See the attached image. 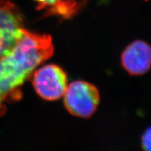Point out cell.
I'll return each mask as SVG.
<instances>
[{"mask_svg":"<svg viewBox=\"0 0 151 151\" xmlns=\"http://www.w3.org/2000/svg\"><path fill=\"white\" fill-rule=\"evenodd\" d=\"M54 52L52 38L24 28L20 39L8 53L0 58V116L6 103L18 101L21 87L36 69L51 58Z\"/></svg>","mask_w":151,"mask_h":151,"instance_id":"6da1fadb","label":"cell"},{"mask_svg":"<svg viewBox=\"0 0 151 151\" xmlns=\"http://www.w3.org/2000/svg\"><path fill=\"white\" fill-rule=\"evenodd\" d=\"M63 97L68 112L83 118H90L95 112L100 101L97 88L84 81H76L68 85Z\"/></svg>","mask_w":151,"mask_h":151,"instance_id":"7a4b0ae2","label":"cell"},{"mask_svg":"<svg viewBox=\"0 0 151 151\" xmlns=\"http://www.w3.org/2000/svg\"><path fill=\"white\" fill-rule=\"evenodd\" d=\"M30 78L36 92L47 101H55L63 97L68 86L67 73L54 64L36 69Z\"/></svg>","mask_w":151,"mask_h":151,"instance_id":"3957f363","label":"cell"},{"mask_svg":"<svg viewBox=\"0 0 151 151\" xmlns=\"http://www.w3.org/2000/svg\"><path fill=\"white\" fill-rule=\"evenodd\" d=\"M24 18L18 6L9 0L0 1V58L18 42L23 33Z\"/></svg>","mask_w":151,"mask_h":151,"instance_id":"277c9868","label":"cell"},{"mask_svg":"<svg viewBox=\"0 0 151 151\" xmlns=\"http://www.w3.org/2000/svg\"><path fill=\"white\" fill-rule=\"evenodd\" d=\"M121 64L131 75L147 73L151 67V46L141 40L133 41L122 52Z\"/></svg>","mask_w":151,"mask_h":151,"instance_id":"5b68a950","label":"cell"},{"mask_svg":"<svg viewBox=\"0 0 151 151\" xmlns=\"http://www.w3.org/2000/svg\"><path fill=\"white\" fill-rule=\"evenodd\" d=\"M38 10H46V16L69 18L78 12L82 4L77 0H35Z\"/></svg>","mask_w":151,"mask_h":151,"instance_id":"8992f818","label":"cell"},{"mask_svg":"<svg viewBox=\"0 0 151 151\" xmlns=\"http://www.w3.org/2000/svg\"><path fill=\"white\" fill-rule=\"evenodd\" d=\"M141 145L144 151H151V127H148L143 134Z\"/></svg>","mask_w":151,"mask_h":151,"instance_id":"52a82bcc","label":"cell"}]
</instances>
